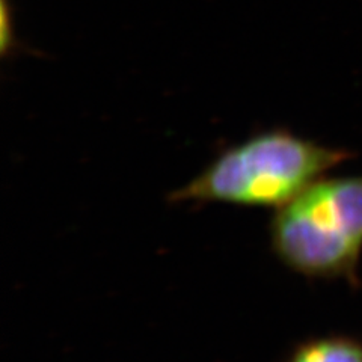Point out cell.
Listing matches in <instances>:
<instances>
[{"instance_id":"1","label":"cell","mask_w":362,"mask_h":362,"mask_svg":"<svg viewBox=\"0 0 362 362\" xmlns=\"http://www.w3.org/2000/svg\"><path fill=\"white\" fill-rule=\"evenodd\" d=\"M349 158L346 150L269 130L225 150L194 180L173 190L168 201L276 210Z\"/></svg>"},{"instance_id":"2","label":"cell","mask_w":362,"mask_h":362,"mask_svg":"<svg viewBox=\"0 0 362 362\" xmlns=\"http://www.w3.org/2000/svg\"><path fill=\"white\" fill-rule=\"evenodd\" d=\"M269 240L276 258L294 274L359 287L362 175L314 181L275 210Z\"/></svg>"},{"instance_id":"3","label":"cell","mask_w":362,"mask_h":362,"mask_svg":"<svg viewBox=\"0 0 362 362\" xmlns=\"http://www.w3.org/2000/svg\"><path fill=\"white\" fill-rule=\"evenodd\" d=\"M284 362H362V339L343 334L303 339Z\"/></svg>"}]
</instances>
